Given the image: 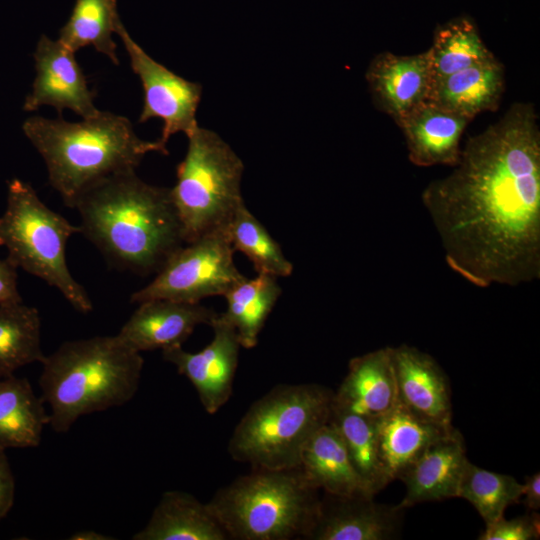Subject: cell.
<instances>
[{"mask_svg":"<svg viewBox=\"0 0 540 540\" xmlns=\"http://www.w3.org/2000/svg\"><path fill=\"white\" fill-rule=\"evenodd\" d=\"M422 202L448 266L477 287L540 277V129L532 103L517 102L470 137Z\"/></svg>","mask_w":540,"mask_h":540,"instance_id":"1","label":"cell"},{"mask_svg":"<svg viewBox=\"0 0 540 540\" xmlns=\"http://www.w3.org/2000/svg\"><path fill=\"white\" fill-rule=\"evenodd\" d=\"M74 208L80 233L120 269L157 273L185 244L171 189L148 184L136 171L97 182L79 196Z\"/></svg>","mask_w":540,"mask_h":540,"instance_id":"2","label":"cell"},{"mask_svg":"<svg viewBox=\"0 0 540 540\" xmlns=\"http://www.w3.org/2000/svg\"><path fill=\"white\" fill-rule=\"evenodd\" d=\"M22 130L43 158L50 185L70 208L97 182L136 171L148 153L168 154L159 139H140L128 118L107 111L80 122L32 116Z\"/></svg>","mask_w":540,"mask_h":540,"instance_id":"3","label":"cell"},{"mask_svg":"<svg viewBox=\"0 0 540 540\" xmlns=\"http://www.w3.org/2000/svg\"><path fill=\"white\" fill-rule=\"evenodd\" d=\"M41 363L39 386L50 408L49 425L65 433L81 416L129 402L144 360L112 335L66 341Z\"/></svg>","mask_w":540,"mask_h":540,"instance_id":"4","label":"cell"},{"mask_svg":"<svg viewBox=\"0 0 540 540\" xmlns=\"http://www.w3.org/2000/svg\"><path fill=\"white\" fill-rule=\"evenodd\" d=\"M334 392L318 384H281L237 423L228 452L252 469H293L308 440L329 422Z\"/></svg>","mask_w":540,"mask_h":540,"instance_id":"5","label":"cell"},{"mask_svg":"<svg viewBox=\"0 0 540 540\" xmlns=\"http://www.w3.org/2000/svg\"><path fill=\"white\" fill-rule=\"evenodd\" d=\"M299 468L252 469L220 488L208 502L230 539L306 538L320 504Z\"/></svg>","mask_w":540,"mask_h":540,"instance_id":"6","label":"cell"},{"mask_svg":"<svg viewBox=\"0 0 540 540\" xmlns=\"http://www.w3.org/2000/svg\"><path fill=\"white\" fill-rule=\"evenodd\" d=\"M76 233L79 225L51 210L28 182H7L6 208L0 215V246L7 249L6 258L56 288L75 310L89 313L92 301L66 261L67 242Z\"/></svg>","mask_w":540,"mask_h":540,"instance_id":"7","label":"cell"},{"mask_svg":"<svg viewBox=\"0 0 540 540\" xmlns=\"http://www.w3.org/2000/svg\"><path fill=\"white\" fill-rule=\"evenodd\" d=\"M184 159L171 189L185 243L224 230L244 204L242 160L214 131L197 127L188 136Z\"/></svg>","mask_w":540,"mask_h":540,"instance_id":"8","label":"cell"},{"mask_svg":"<svg viewBox=\"0 0 540 540\" xmlns=\"http://www.w3.org/2000/svg\"><path fill=\"white\" fill-rule=\"evenodd\" d=\"M234 250L224 230L212 232L180 247L131 302L172 299L200 303L224 294L245 276L234 263Z\"/></svg>","mask_w":540,"mask_h":540,"instance_id":"9","label":"cell"},{"mask_svg":"<svg viewBox=\"0 0 540 540\" xmlns=\"http://www.w3.org/2000/svg\"><path fill=\"white\" fill-rule=\"evenodd\" d=\"M115 33L121 39L131 69L143 87L144 105L138 122L161 119L163 127L159 140L165 145L176 133L188 136L198 127L196 113L202 86L175 74L150 57L129 35L120 17L116 21Z\"/></svg>","mask_w":540,"mask_h":540,"instance_id":"10","label":"cell"},{"mask_svg":"<svg viewBox=\"0 0 540 540\" xmlns=\"http://www.w3.org/2000/svg\"><path fill=\"white\" fill-rule=\"evenodd\" d=\"M210 326L213 338L201 351L191 353L175 346L162 350V356L192 383L205 411L215 414L232 395L241 345L234 327L221 313Z\"/></svg>","mask_w":540,"mask_h":540,"instance_id":"11","label":"cell"},{"mask_svg":"<svg viewBox=\"0 0 540 540\" xmlns=\"http://www.w3.org/2000/svg\"><path fill=\"white\" fill-rule=\"evenodd\" d=\"M36 75L32 91L25 98L24 111H36L41 106L54 107L61 116L70 109L83 119L100 112L94 104L96 93L88 87L75 52L58 39L42 35L34 52Z\"/></svg>","mask_w":540,"mask_h":540,"instance_id":"12","label":"cell"},{"mask_svg":"<svg viewBox=\"0 0 540 540\" xmlns=\"http://www.w3.org/2000/svg\"><path fill=\"white\" fill-rule=\"evenodd\" d=\"M373 495L356 493L320 498L313 527L305 539L389 540L399 535L404 509L376 503Z\"/></svg>","mask_w":540,"mask_h":540,"instance_id":"13","label":"cell"},{"mask_svg":"<svg viewBox=\"0 0 540 540\" xmlns=\"http://www.w3.org/2000/svg\"><path fill=\"white\" fill-rule=\"evenodd\" d=\"M365 77L375 105L397 125L428 100L433 84L427 51L381 52L371 60Z\"/></svg>","mask_w":540,"mask_h":540,"instance_id":"14","label":"cell"},{"mask_svg":"<svg viewBox=\"0 0 540 540\" xmlns=\"http://www.w3.org/2000/svg\"><path fill=\"white\" fill-rule=\"evenodd\" d=\"M117 337L136 352L182 346L201 324L210 326L217 312L200 303L172 299L141 302Z\"/></svg>","mask_w":540,"mask_h":540,"instance_id":"15","label":"cell"},{"mask_svg":"<svg viewBox=\"0 0 540 540\" xmlns=\"http://www.w3.org/2000/svg\"><path fill=\"white\" fill-rule=\"evenodd\" d=\"M390 349L398 402L426 420L452 426L449 379L437 361L407 344Z\"/></svg>","mask_w":540,"mask_h":540,"instance_id":"16","label":"cell"},{"mask_svg":"<svg viewBox=\"0 0 540 540\" xmlns=\"http://www.w3.org/2000/svg\"><path fill=\"white\" fill-rule=\"evenodd\" d=\"M468 462L464 438L453 428L430 445L401 476L406 493L396 506L405 510L422 502L458 497Z\"/></svg>","mask_w":540,"mask_h":540,"instance_id":"17","label":"cell"},{"mask_svg":"<svg viewBox=\"0 0 540 540\" xmlns=\"http://www.w3.org/2000/svg\"><path fill=\"white\" fill-rule=\"evenodd\" d=\"M397 388L390 347L350 360L348 372L333 395V404L377 420L397 404Z\"/></svg>","mask_w":540,"mask_h":540,"instance_id":"18","label":"cell"},{"mask_svg":"<svg viewBox=\"0 0 540 540\" xmlns=\"http://www.w3.org/2000/svg\"><path fill=\"white\" fill-rule=\"evenodd\" d=\"M471 119L426 101L400 123L409 160L416 166H455L461 136Z\"/></svg>","mask_w":540,"mask_h":540,"instance_id":"19","label":"cell"},{"mask_svg":"<svg viewBox=\"0 0 540 540\" xmlns=\"http://www.w3.org/2000/svg\"><path fill=\"white\" fill-rule=\"evenodd\" d=\"M453 428L426 420L399 402L378 418V453L387 484L400 479L430 445Z\"/></svg>","mask_w":540,"mask_h":540,"instance_id":"20","label":"cell"},{"mask_svg":"<svg viewBox=\"0 0 540 540\" xmlns=\"http://www.w3.org/2000/svg\"><path fill=\"white\" fill-rule=\"evenodd\" d=\"M504 89V67L495 57L434 81L427 101L472 120L497 110Z\"/></svg>","mask_w":540,"mask_h":540,"instance_id":"21","label":"cell"},{"mask_svg":"<svg viewBox=\"0 0 540 540\" xmlns=\"http://www.w3.org/2000/svg\"><path fill=\"white\" fill-rule=\"evenodd\" d=\"M133 540H226L228 534L209 507L183 491L165 492Z\"/></svg>","mask_w":540,"mask_h":540,"instance_id":"22","label":"cell"},{"mask_svg":"<svg viewBox=\"0 0 540 540\" xmlns=\"http://www.w3.org/2000/svg\"><path fill=\"white\" fill-rule=\"evenodd\" d=\"M298 468L309 486L327 494L372 495L354 469L339 432L329 422L308 440Z\"/></svg>","mask_w":540,"mask_h":540,"instance_id":"23","label":"cell"},{"mask_svg":"<svg viewBox=\"0 0 540 540\" xmlns=\"http://www.w3.org/2000/svg\"><path fill=\"white\" fill-rule=\"evenodd\" d=\"M49 413L26 378L0 379V449L39 446Z\"/></svg>","mask_w":540,"mask_h":540,"instance_id":"24","label":"cell"},{"mask_svg":"<svg viewBox=\"0 0 540 540\" xmlns=\"http://www.w3.org/2000/svg\"><path fill=\"white\" fill-rule=\"evenodd\" d=\"M281 292L277 277L257 273L253 278L244 277L224 294L226 310L221 315L234 327L241 347L256 346Z\"/></svg>","mask_w":540,"mask_h":540,"instance_id":"25","label":"cell"},{"mask_svg":"<svg viewBox=\"0 0 540 540\" xmlns=\"http://www.w3.org/2000/svg\"><path fill=\"white\" fill-rule=\"evenodd\" d=\"M428 53L433 82L495 56L487 48L477 24L460 15L437 26Z\"/></svg>","mask_w":540,"mask_h":540,"instance_id":"26","label":"cell"},{"mask_svg":"<svg viewBox=\"0 0 540 540\" xmlns=\"http://www.w3.org/2000/svg\"><path fill=\"white\" fill-rule=\"evenodd\" d=\"M37 308L22 302L0 305V379L45 358Z\"/></svg>","mask_w":540,"mask_h":540,"instance_id":"27","label":"cell"},{"mask_svg":"<svg viewBox=\"0 0 540 540\" xmlns=\"http://www.w3.org/2000/svg\"><path fill=\"white\" fill-rule=\"evenodd\" d=\"M117 0H76L71 16L60 29L58 40L73 52L93 46L119 64L117 45L113 40L117 13Z\"/></svg>","mask_w":540,"mask_h":540,"instance_id":"28","label":"cell"},{"mask_svg":"<svg viewBox=\"0 0 540 540\" xmlns=\"http://www.w3.org/2000/svg\"><path fill=\"white\" fill-rule=\"evenodd\" d=\"M339 432L351 463L367 490L375 495L386 485L378 453L376 420L335 406L329 419Z\"/></svg>","mask_w":540,"mask_h":540,"instance_id":"29","label":"cell"},{"mask_svg":"<svg viewBox=\"0 0 540 540\" xmlns=\"http://www.w3.org/2000/svg\"><path fill=\"white\" fill-rule=\"evenodd\" d=\"M224 232L233 250L243 253L257 273L277 278L291 275L293 265L245 203L234 213Z\"/></svg>","mask_w":540,"mask_h":540,"instance_id":"30","label":"cell"},{"mask_svg":"<svg viewBox=\"0 0 540 540\" xmlns=\"http://www.w3.org/2000/svg\"><path fill=\"white\" fill-rule=\"evenodd\" d=\"M523 484L514 477L480 468L470 461L462 476L458 497L470 502L485 524L502 517L522 497Z\"/></svg>","mask_w":540,"mask_h":540,"instance_id":"31","label":"cell"},{"mask_svg":"<svg viewBox=\"0 0 540 540\" xmlns=\"http://www.w3.org/2000/svg\"><path fill=\"white\" fill-rule=\"evenodd\" d=\"M540 536V518L533 512L513 519L504 517L486 524L480 540H532Z\"/></svg>","mask_w":540,"mask_h":540,"instance_id":"32","label":"cell"},{"mask_svg":"<svg viewBox=\"0 0 540 540\" xmlns=\"http://www.w3.org/2000/svg\"><path fill=\"white\" fill-rule=\"evenodd\" d=\"M15 498V479L6 456L0 449V522L11 510Z\"/></svg>","mask_w":540,"mask_h":540,"instance_id":"33","label":"cell"},{"mask_svg":"<svg viewBox=\"0 0 540 540\" xmlns=\"http://www.w3.org/2000/svg\"><path fill=\"white\" fill-rule=\"evenodd\" d=\"M17 270L7 258L0 259V305L23 301L18 290Z\"/></svg>","mask_w":540,"mask_h":540,"instance_id":"34","label":"cell"},{"mask_svg":"<svg viewBox=\"0 0 540 540\" xmlns=\"http://www.w3.org/2000/svg\"><path fill=\"white\" fill-rule=\"evenodd\" d=\"M522 497L524 505L532 511L540 508V474L536 472L525 478Z\"/></svg>","mask_w":540,"mask_h":540,"instance_id":"35","label":"cell"},{"mask_svg":"<svg viewBox=\"0 0 540 540\" xmlns=\"http://www.w3.org/2000/svg\"><path fill=\"white\" fill-rule=\"evenodd\" d=\"M71 540H111L113 537L101 534L94 530H81L74 533L71 537Z\"/></svg>","mask_w":540,"mask_h":540,"instance_id":"36","label":"cell"}]
</instances>
